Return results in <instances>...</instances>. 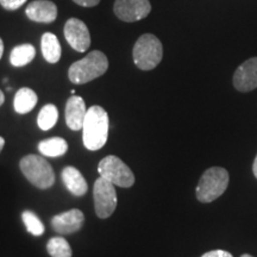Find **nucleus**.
<instances>
[{
    "mask_svg": "<svg viewBox=\"0 0 257 257\" xmlns=\"http://www.w3.org/2000/svg\"><path fill=\"white\" fill-rule=\"evenodd\" d=\"M108 128L110 120L107 112L98 105L89 107L82 125L83 146L92 152L101 149L107 142Z\"/></svg>",
    "mask_w": 257,
    "mask_h": 257,
    "instance_id": "f257e3e1",
    "label": "nucleus"
},
{
    "mask_svg": "<svg viewBox=\"0 0 257 257\" xmlns=\"http://www.w3.org/2000/svg\"><path fill=\"white\" fill-rule=\"evenodd\" d=\"M38 150L42 155L49 157H59L62 156L68 150V143L66 140L61 137L48 138L40 142L38 144Z\"/></svg>",
    "mask_w": 257,
    "mask_h": 257,
    "instance_id": "f3484780",
    "label": "nucleus"
},
{
    "mask_svg": "<svg viewBox=\"0 0 257 257\" xmlns=\"http://www.w3.org/2000/svg\"><path fill=\"white\" fill-rule=\"evenodd\" d=\"M25 15L36 23H53L57 17V6L50 0H35L25 9Z\"/></svg>",
    "mask_w": 257,
    "mask_h": 257,
    "instance_id": "f8f14e48",
    "label": "nucleus"
},
{
    "mask_svg": "<svg viewBox=\"0 0 257 257\" xmlns=\"http://www.w3.org/2000/svg\"><path fill=\"white\" fill-rule=\"evenodd\" d=\"M229 173L221 167H212L205 170L195 189L197 199L200 202H212L224 194L229 186Z\"/></svg>",
    "mask_w": 257,
    "mask_h": 257,
    "instance_id": "7ed1b4c3",
    "label": "nucleus"
},
{
    "mask_svg": "<svg viewBox=\"0 0 257 257\" xmlns=\"http://www.w3.org/2000/svg\"><path fill=\"white\" fill-rule=\"evenodd\" d=\"M22 218H23L24 225L29 233L34 234V236H42L44 233L46 227H44L40 218L37 217V214H35L34 212L24 211L23 214H22Z\"/></svg>",
    "mask_w": 257,
    "mask_h": 257,
    "instance_id": "412c9836",
    "label": "nucleus"
},
{
    "mask_svg": "<svg viewBox=\"0 0 257 257\" xmlns=\"http://www.w3.org/2000/svg\"><path fill=\"white\" fill-rule=\"evenodd\" d=\"M38 101L36 92L29 87L19 88L15 95L14 106L18 114H25L34 110Z\"/></svg>",
    "mask_w": 257,
    "mask_h": 257,
    "instance_id": "dca6fc26",
    "label": "nucleus"
},
{
    "mask_svg": "<svg viewBox=\"0 0 257 257\" xmlns=\"http://www.w3.org/2000/svg\"><path fill=\"white\" fill-rule=\"evenodd\" d=\"M73 2L83 8H93V6L98 5L100 0H73Z\"/></svg>",
    "mask_w": 257,
    "mask_h": 257,
    "instance_id": "b1692460",
    "label": "nucleus"
},
{
    "mask_svg": "<svg viewBox=\"0 0 257 257\" xmlns=\"http://www.w3.org/2000/svg\"><path fill=\"white\" fill-rule=\"evenodd\" d=\"M85 223V216L78 208L62 212V213L56 214L51 219V226L61 234H70L78 231L83 226Z\"/></svg>",
    "mask_w": 257,
    "mask_h": 257,
    "instance_id": "9b49d317",
    "label": "nucleus"
},
{
    "mask_svg": "<svg viewBox=\"0 0 257 257\" xmlns=\"http://www.w3.org/2000/svg\"><path fill=\"white\" fill-rule=\"evenodd\" d=\"M64 37L74 50L85 53L91 46V35L87 25L78 18H70L64 24Z\"/></svg>",
    "mask_w": 257,
    "mask_h": 257,
    "instance_id": "1a4fd4ad",
    "label": "nucleus"
},
{
    "mask_svg": "<svg viewBox=\"0 0 257 257\" xmlns=\"http://www.w3.org/2000/svg\"><path fill=\"white\" fill-rule=\"evenodd\" d=\"M27 0H0V5L8 11H16L19 8H22Z\"/></svg>",
    "mask_w": 257,
    "mask_h": 257,
    "instance_id": "4be33fe9",
    "label": "nucleus"
},
{
    "mask_svg": "<svg viewBox=\"0 0 257 257\" xmlns=\"http://www.w3.org/2000/svg\"><path fill=\"white\" fill-rule=\"evenodd\" d=\"M201 257H233L230 252L225 250H212V251L205 252Z\"/></svg>",
    "mask_w": 257,
    "mask_h": 257,
    "instance_id": "5701e85b",
    "label": "nucleus"
},
{
    "mask_svg": "<svg viewBox=\"0 0 257 257\" xmlns=\"http://www.w3.org/2000/svg\"><path fill=\"white\" fill-rule=\"evenodd\" d=\"M3 54H4V42L0 38V60H2Z\"/></svg>",
    "mask_w": 257,
    "mask_h": 257,
    "instance_id": "a878e982",
    "label": "nucleus"
},
{
    "mask_svg": "<svg viewBox=\"0 0 257 257\" xmlns=\"http://www.w3.org/2000/svg\"><path fill=\"white\" fill-rule=\"evenodd\" d=\"M108 69V60L104 53L93 50L87 56L69 67L68 78L75 85H83L104 75Z\"/></svg>",
    "mask_w": 257,
    "mask_h": 257,
    "instance_id": "f03ea898",
    "label": "nucleus"
},
{
    "mask_svg": "<svg viewBox=\"0 0 257 257\" xmlns=\"http://www.w3.org/2000/svg\"><path fill=\"white\" fill-rule=\"evenodd\" d=\"M62 180L67 189L75 197H82L88 191L87 182L75 167H66L62 170Z\"/></svg>",
    "mask_w": 257,
    "mask_h": 257,
    "instance_id": "4468645a",
    "label": "nucleus"
},
{
    "mask_svg": "<svg viewBox=\"0 0 257 257\" xmlns=\"http://www.w3.org/2000/svg\"><path fill=\"white\" fill-rule=\"evenodd\" d=\"M134 62L140 69L152 70L163 57V47L155 35L146 34L138 38L133 50Z\"/></svg>",
    "mask_w": 257,
    "mask_h": 257,
    "instance_id": "39448f33",
    "label": "nucleus"
},
{
    "mask_svg": "<svg viewBox=\"0 0 257 257\" xmlns=\"http://www.w3.org/2000/svg\"><path fill=\"white\" fill-rule=\"evenodd\" d=\"M233 86L239 92H250L257 88V57L243 62L233 74Z\"/></svg>",
    "mask_w": 257,
    "mask_h": 257,
    "instance_id": "9d476101",
    "label": "nucleus"
},
{
    "mask_svg": "<svg viewBox=\"0 0 257 257\" xmlns=\"http://www.w3.org/2000/svg\"><path fill=\"white\" fill-rule=\"evenodd\" d=\"M114 15L126 23L142 21L152 11L149 0H115L113 5Z\"/></svg>",
    "mask_w": 257,
    "mask_h": 257,
    "instance_id": "6e6552de",
    "label": "nucleus"
},
{
    "mask_svg": "<svg viewBox=\"0 0 257 257\" xmlns=\"http://www.w3.org/2000/svg\"><path fill=\"white\" fill-rule=\"evenodd\" d=\"M93 199L96 216L101 219L111 217L117 207V192L114 185L104 178L95 180L93 187Z\"/></svg>",
    "mask_w": 257,
    "mask_h": 257,
    "instance_id": "0eeeda50",
    "label": "nucleus"
},
{
    "mask_svg": "<svg viewBox=\"0 0 257 257\" xmlns=\"http://www.w3.org/2000/svg\"><path fill=\"white\" fill-rule=\"evenodd\" d=\"M87 108L85 100L79 95H72L66 104V123L69 128L79 131L82 128Z\"/></svg>",
    "mask_w": 257,
    "mask_h": 257,
    "instance_id": "ddd939ff",
    "label": "nucleus"
},
{
    "mask_svg": "<svg viewBox=\"0 0 257 257\" xmlns=\"http://www.w3.org/2000/svg\"><path fill=\"white\" fill-rule=\"evenodd\" d=\"M59 119V111L57 107L53 104H48L42 107L40 113L37 115V125L41 130H50L51 127L55 126Z\"/></svg>",
    "mask_w": 257,
    "mask_h": 257,
    "instance_id": "6ab92c4d",
    "label": "nucleus"
},
{
    "mask_svg": "<svg viewBox=\"0 0 257 257\" xmlns=\"http://www.w3.org/2000/svg\"><path fill=\"white\" fill-rule=\"evenodd\" d=\"M36 56V49L32 44L25 43L15 47L10 55V62L14 67H24L31 62Z\"/></svg>",
    "mask_w": 257,
    "mask_h": 257,
    "instance_id": "a211bd4d",
    "label": "nucleus"
},
{
    "mask_svg": "<svg viewBox=\"0 0 257 257\" xmlns=\"http://www.w3.org/2000/svg\"><path fill=\"white\" fill-rule=\"evenodd\" d=\"M41 49L44 60L49 63H57L61 59V44L57 37L51 32L43 34L41 40Z\"/></svg>",
    "mask_w": 257,
    "mask_h": 257,
    "instance_id": "2eb2a0df",
    "label": "nucleus"
},
{
    "mask_svg": "<svg viewBox=\"0 0 257 257\" xmlns=\"http://www.w3.org/2000/svg\"><path fill=\"white\" fill-rule=\"evenodd\" d=\"M252 172H253V175H255V176H256V179H257V155H256V157H255V160H253Z\"/></svg>",
    "mask_w": 257,
    "mask_h": 257,
    "instance_id": "393cba45",
    "label": "nucleus"
},
{
    "mask_svg": "<svg viewBox=\"0 0 257 257\" xmlns=\"http://www.w3.org/2000/svg\"><path fill=\"white\" fill-rule=\"evenodd\" d=\"M4 146H5V140L3 137H0V153H2V150L4 149Z\"/></svg>",
    "mask_w": 257,
    "mask_h": 257,
    "instance_id": "cd10ccee",
    "label": "nucleus"
},
{
    "mask_svg": "<svg viewBox=\"0 0 257 257\" xmlns=\"http://www.w3.org/2000/svg\"><path fill=\"white\" fill-rule=\"evenodd\" d=\"M47 251L51 257H72L73 255L69 243L63 237H53L48 240Z\"/></svg>",
    "mask_w": 257,
    "mask_h": 257,
    "instance_id": "aec40b11",
    "label": "nucleus"
},
{
    "mask_svg": "<svg viewBox=\"0 0 257 257\" xmlns=\"http://www.w3.org/2000/svg\"><path fill=\"white\" fill-rule=\"evenodd\" d=\"M98 172L101 178L114 186L123 188H130L135 184V175L133 170L121 161L119 157L110 155L106 156L99 162Z\"/></svg>",
    "mask_w": 257,
    "mask_h": 257,
    "instance_id": "423d86ee",
    "label": "nucleus"
},
{
    "mask_svg": "<svg viewBox=\"0 0 257 257\" xmlns=\"http://www.w3.org/2000/svg\"><path fill=\"white\" fill-rule=\"evenodd\" d=\"M22 173L37 188L48 189L55 182V174L50 163L40 155H27L19 162Z\"/></svg>",
    "mask_w": 257,
    "mask_h": 257,
    "instance_id": "20e7f679",
    "label": "nucleus"
},
{
    "mask_svg": "<svg viewBox=\"0 0 257 257\" xmlns=\"http://www.w3.org/2000/svg\"><path fill=\"white\" fill-rule=\"evenodd\" d=\"M240 257H252V256L249 255V253H244V255H242Z\"/></svg>",
    "mask_w": 257,
    "mask_h": 257,
    "instance_id": "c85d7f7f",
    "label": "nucleus"
},
{
    "mask_svg": "<svg viewBox=\"0 0 257 257\" xmlns=\"http://www.w3.org/2000/svg\"><path fill=\"white\" fill-rule=\"evenodd\" d=\"M4 101H5V95H4V93H3L2 89H0V106L4 104Z\"/></svg>",
    "mask_w": 257,
    "mask_h": 257,
    "instance_id": "bb28decb",
    "label": "nucleus"
}]
</instances>
